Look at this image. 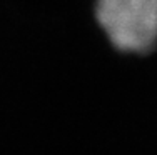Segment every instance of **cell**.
Returning <instances> with one entry per match:
<instances>
[{
    "label": "cell",
    "instance_id": "cell-1",
    "mask_svg": "<svg viewBox=\"0 0 157 155\" xmlns=\"http://www.w3.org/2000/svg\"><path fill=\"white\" fill-rule=\"evenodd\" d=\"M95 17L119 50L142 54L157 42V0H97Z\"/></svg>",
    "mask_w": 157,
    "mask_h": 155
}]
</instances>
